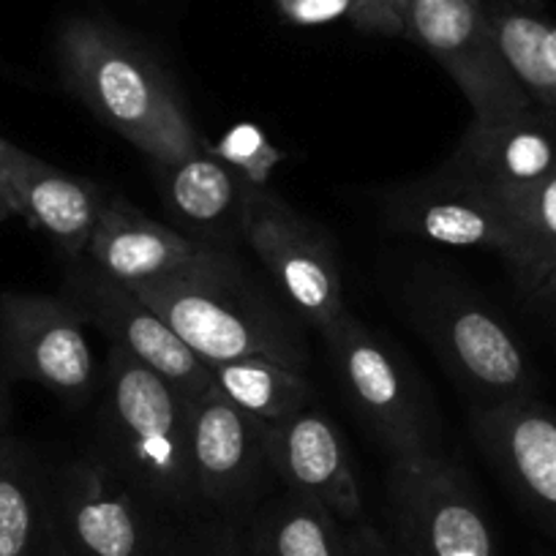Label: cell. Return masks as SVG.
<instances>
[{
    "label": "cell",
    "mask_w": 556,
    "mask_h": 556,
    "mask_svg": "<svg viewBox=\"0 0 556 556\" xmlns=\"http://www.w3.org/2000/svg\"><path fill=\"white\" fill-rule=\"evenodd\" d=\"M90 456L164 518L200 513L191 467V401L110 346Z\"/></svg>",
    "instance_id": "1"
},
{
    "label": "cell",
    "mask_w": 556,
    "mask_h": 556,
    "mask_svg": "<svg viewBox=\"0 0 556 556\" xmlns=\"http://www.w3.org/2000/svg\"><path fill=\"white\" fill-rule=\"evenodd\" d=\"M63 85L156 167L202 151L178 90L142 47L104 20L72 17L58 30Z\"/></svg>",
    "instance_id": "2"
},
{
    "label": "cell",
    "mask_w": 556,
    "mask_h": 556,
    "mask_svg": "<svg viewBox=\"0 0 556 556\" xmlns=\"http://www.w3.org/2000/svg\"><path fill=\"white\" fill-rule=\"evenodd\" d=\"M128 290L162 314L207 366L240 357H273L298 368L306 366V346L295 328L238 276L229 254L197 270Z\"/></svg>",
    "instance_id": "3"
},
{
    "label": "cell",
    "mask_w": 556,
    "mask_h": 556,
    "mask_svg": "<svg viewBox=\"0 0 556 556\" xmlns=\"http://www.w3.org/2000/svg\"><path fill=\"white\" fill-rule=\"evenodd\" d=\"M323 339L333 357L346 404L377 437L390 462L440 451L429 395L390 341L350 312L341 314Z\"/></svg>",
    "instance_id": "4"
},
{
    "label": "cell",
    "mask_w": 556,
    "mask_h": 556,
    "mask_svg": "<svg viewBox=\"0 0 556 556\" xmlns=\"http://www.w3.org/2000/svg\"><path fill=\"white\" fill-rule=\"evenodd\" d=\"M384 491L388 538L404 556H500L467 469L440 451L390 462Z\"/></svg>",
    "instance_id": "5"
},
{
    "label": "cell",
    "mask_w": 556,
    "mask_h": 556,
    "mask_svg": "<svg viewBox=\"0 0 556 556\" xmlns=\"http://www.w3.org/2000/svg\"><path fill=\"white\" fill-rule=\"evenodd\" d=\"M191 467L200 513L249 521L278 485L262 420L213 382L191 404Z\"/></svg>",
    "instance_id": "6"
},
{
    "label": "cell",
    "mask_w": 556,
    "mask_h": 556,
    "mask_svg": "<svg viewBox=\"0 0 556 556\" xmlns=\"http://www.w3.org/2000/svg\"><path fill=\"white\" fill-rule=\"evenodd\" d=\"M404 36L445 68L478 123L502 121L534 104L502 55L478 0H412Z\"/></svg>",
    "instance_id": "7"
},
{
    "label": "cell",
    "mask_w": 556,
    "mask_h": 556,
    "mask_svg": "<svg viewBox=\"0 0 556 556\" xmlns=\"http://www.w3.org/2000/svg\"><path fill=\"white\" fill-rule=\"evenodd\" d=\"M240 235L273 276L281 295L308 325L325 333L344 306V281L328 240L265 186H251Z\"/></svg>",
    "instance_id": "8"
},
{
    "label": "cell",
    "mask_w": 556,
    "mask_h": 556,
    "mask_svg": "<svg viewBox=\"0 0 556 556\" xmlns=\"http://www.w3.org/2000/svg\"><path fill=\"white\" fill-rule=\"evenodd\" d=\"M58 556H151L167 518L93 456L52 469Z\"/></svg>",
    "instance_id": "9"
},
{
    "label": "cell",
    "mask_w": 556,
    "mask_h": 556,
    "mask_svg": "<svg viewBox=\"0 0 556 556\" xmlns=\"http://www.w3.org/2000/svg\"><path fill=\"white\" fill-rule=\"evenodd\" d=\"M88 319L66 298L9 292L0 298V357L9 379H28L79 404L96 388Z\"/></svg>",
    "instance_id": "10"
},
{
    "label": "cell",
    "mask_w": 556,
    "mask_h": 556,
    "mask_svg": "<svg viewBox=\"0 0 556 556\" xmlns=\"http://www.w3.org/2000/svg\"><path fill=\"white\" fill-rule=\"evenodd\" d=\"M63 298L83 312L88 325H96L110 339V346L128 352L134 361L167 379L191 404L216 382L213 368L184 344L162 314L99 267L74 270Z\"/></svg>",
    "instance_id": "11"
},
{
    "label": "cell",
    "mask_w": 556,
    "mask_h": 556,
    "mask_svg": "<svg viewBox=\"0 0 556 556\" xmlns=\"http://www.w3.org/2000/svg\"><path fill=\"white\" fill-rule=\"evenodd\" d=\"M469 429L502 483L556 538V409L523 395L478 406Z\"/></svg>",
    "instance_id": "12"
},
{
    "label": "cell",
    "mask_w": 556,
    "mask_h": 556,
    "mask_svg": "<svg viewBox=\"0 0 556 556\" xmlns=\"http://www.w3.org/2000/svg\"><path fill=\"white\" fill-rule=\"evenodd\" d=\"M424 325L453 374L485 404L532 393V371L521 346L478 298L445 290L424 303ZM480 404V406H485Z\"/></svg>",
    "instance_id": "13"
},
{
    "label": "cell",
    "mask_w": 556,
    "mask_h": 556,
    "mask_svg": "<svg viewBox=\"0 0 556 556\" xmlns=\"http://www.w3.org/2000/svg\"><path fill=\"white\" fill-rule=\"evenodd\" d=\"M442 173L485 191L496 202L543 184L556 175V106L534 101L502 121H472Z\"/></svg>",
    "instance_id": "14"
},
{
    "label": "cell",
    "mask_w": 556,
    "mask_h": 556,
    "mask_svg": "<svg viewBox=\"0 0 556 556\" xmlns=\"http://www.w3.org/2000/svg\"><path fill=\"white\" fill-rule=\"evenodd\" d=\"M262 431L281 489L317 502L344 523L363 521L350 447L323 406H306L281 424H262Z\"/></svg>",
    "instance_id": "15"
},
{
    "label": "cell",
    "mask_w": 556,
    "mask_h": 556,
    "mask_svg": "<svg viewBox=\"0 0 556 556\" xmlns=\"http://www.w3.org/2000/svg\"><path fill=\"white\" fill-rule=\"evenodd\" d=\"M85 254L110 278L139 287L211 265L224 251L153 222L126 197L110 191Z\"/></svg>",
    "instance_id": "16"
},
{
    "label": "cell",
    "mask_w": 556,
    "mask_h": 556,
    "mask_svg": "<svg viewBox=\"0 0 556 556\" xmlns=\"http://www.w3.org/2000/svg\"><path fill=\"white\" fill-rule=\"evenodd\" d=\"M393 218L399 229L431 243L500 251L507 265L518 256L510 213L485 191L445 173L404 191L395 202Z\"/></svg>",
    "instance_id": "17"
},
{
    "label": "cell",
    "mask_w": 556,
    "mask_h": 556,
    "mask_svg": "<svg viewBox=\"0 0 556 556\" xmlns=\"http://www.w3.org/2000/svg\"><path fill=\"white\" fill-rule=\"evenodd\" d=\"M0 162L12 180L20 216L34 229L45 232L68 260L83 256L110 191L96 186L93 180L41 162L3 137H0Z\"/></svg>",
    "instance_id": "18"
},
{
    "label": "cell",
    "mask_w": 556,
    "mask_h": 556,
    "mask_svg": "<svg viewBox=\"0 0 556 556\" xmlns=\"http://www.w3.org/2000/svg\"><path fill=\"white\" fill-rule=\"evenodd\" d=\"M0 556H58L52 469L0 431Z\"/></svg>",
    "instance_id": "19"
},
{
    "label": "cell",
    "mask_w": 556,
    "mask_h": 556,
    "mask_svg": "<svg viewBox=\"0 0 556 556\" xmlns=\"http://www.w3.org/2000/svg\"><path fill=\"white\" fill-rule=\"evenodd\" d=\"M251 556H352V523L278 489L245 521Z\"/></svg>",
    "instance_id": "20"
},
{
    "label": "cell",
    "mask_w": 556,
    "mask_h": 556,
    "mask_svg": "<svg viewBox=\"0 0 556 556\" xmlns=\"http://www.w3.org/2000/svg\"><path fill=\"white\" fill-rule=\"evenodd\" d=\"M162 175L164 200L173 207L180 222L191 224L197 229H213L222 232L229 224H238L243 216V202L251 184L216 159L213 153L202 151L191 153L184 162L156 167Z\"/></svg>",
    "instance_id": "21"
},
{
    "label": "cell",
    "mask_w": 556,
    "mask_h": 556,
    "mask_svg": "<svg viewBox=\"0 0 556 556\" xmlns=\"http://www.w3.org/2000/svg\"><path fill=\"white\" fill-rule=\"evenodd\" d=\"M213 379L232 404L262 424H281L306 406L317 404V393L303 368L273 357H240L213 363Z\"/></svg>",
    "instance_id": "22"
},
{
    "label": "cell",
    "mask_w": 556,
    "mask_h": 556,
    "mask_svg": "<svg viewBox=\"0 0 556 556\" xmlns=\"http://www.w3.org/2000/svg\"><path fill=\"white\" fill-rule=\"evenodd\" d=\"M500 205L510 213L518 235L513 273L523 290L548 301L556 290V175Z\"/></svg>",
    "instance_id": "23"
},
{
    "label": "cell",
    "mask_w": 556,
    "mask_h": 556,
    "mask_svg": "<svg viewBox=\"0 0 556 556\" xmlns=\"http://www.w3.org/2000/svg\"><path fill=\"white\" fill-rule=\"evenodd\" d=\"M485 14L502 55L523 90L538 104L556 106V25L513 9Z\"/></svg>",
    "instance_id": "24"
},
{
    "label": "cell",
    "mask_w": 556,
    "mask_h": 556,
    "mask_svg": "<svg viewBox=\"0 0 556 556\" xmlns=\"http://www.w3.org/2000/svg\"><path fill=\"white\" fill-rule=\"evenodd\" d=\"M151 556H251L245 521L213 513L167 518Z\"/></svg>",
    "instance_id": "25"
},
{
    "label": "cell",
    "mask_w": 556,
    "mask_h": 556,
    "mask_svg": "<svg viewBox=\"0 0 556 556\" xmlns=\"http://www.w3.org/2000/svg\"><path fill=\"white\" fill-rule=\"evenodd\" d=\"M205 151L238 169L251 186H265L273 169L285 162V151L273 146L256 123H238L218 142H205Z\"/></svg>",
    "instance_id": "26"
},
{
    "label": "cell",
    "mask_w": 556,
    "mask_h": 556,
    "mask_svg": "<svg viewBox=\"0 0 556 556\" xmlns=\"http://www.w3.org/2000/svg\"><path fill=\"white\" fill-rule=\"evenodd\" d=\"M412 0H350L346 17L368 34L404 36Z\"/></svg>",
    "instance_id": "27"
},
{
    "label": "cell",
    "mask_w": 556,
    "mask_h": 556,
    "mask_svg": "<svg viewBox=\"0 0 556 556\" xmlns=\"http://www.w3.org/2000/svg\"><path fill=\"white\" fill-rule=\"evenodd\" d=\"M278 9L295 23H323L346 14L350 0H276Z\"/></svg>",
    "instance_id": "28"
},
{
    "label": "cell",
    "mask_w": 556,
    "mask_h": 556,
    "mask_svg": "<svg viewBox=\"0 0 556 556\" xmlns=\"http://www.w3.org/2000/svg\"><path fill=\"white\" fill-rule=\"evenodd\" d=\"M352 556H404L388 534L366 521L352 523Z\"/></svg>",
    "instance_id": "29"
},
{
    "label": "cell",
    "mask_w": 556,
    "mask_h": 556,
    "mask_svg": "<svg viewBox=\"0 0 556 556\" xmlns=\"http://www.w3.org/2000/svg\"><path fill=\"white\" fill-rule=\"evenodd\" d=\"M20 216V207H17V197H14L12 189V180H9L7 167L0 162V222H7V218Z\"/></svg>",
    "instance_id": "30"
},
{
    "label": "cell",
    "mask_w": 556,
    "mask_h": 556,
    "mask_svg": "<svg viewBox=\"0 0 556 556\" xmlns=\"http://www.w3.org/2000/svg\"><path fill=\"white\" fill-rule=\"evenodd\" d=\"M9 412H12V406H9V390H7V384L0 382V431L7 429Z\"/></svg>",
    "instance_id": "31"
},
{
    "label": "cell",
    "mask_w": 556,
    "mask_h": 556,
    "mask_svg": "<svg viewBox=\"0 0 556 556\" xmlns=\"http://www.w3.org/2000/svg\"><path fill=\"white\" fill-rule=\"evenodd\" d=\"M478 3H483V0H478ZM516 3H523V7H540L543 0H516Z\"/></svg>",
    "instance_id": "32"
},
{
    "label": "cell",
    "mask_w": 556,
    "mask_h": 556,
    "mask_svg": "<svg viewBox=\"0 0 556 556\" xmlns=\"http://www.w3.org/2000/svg\"><path fill=\"white\" fill-rule=\"evenodd\" d=\"M548 301H554V303H556V290H554V292H551V298H548Z\"/></svg>",
    "instance_id": "33"
}]
</instances>
